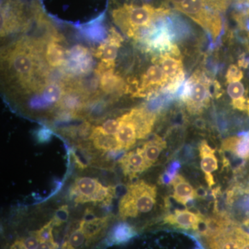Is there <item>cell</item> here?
Masks as SVG:
<instances>
[{"label":"cell","mask_w":249,"mask_h":249,"mask_svg":"<svg viewBox=\"0 0 249 249\" xmlns=\"http://www.w3.org/2000/svg\"><path fill=\"white\" fill-rule=\"evenodd\" d=\"M102 128L103 131L106 134L109 135H114L117 132L118 129L119 127V120L117 119H108L102 124Z\"/></svg>","instance_id":"8d00e7d4"},{"label":"cell","mask_w":249,"mask_h":249,"mask_svg":"<svg viewBox=\"0 0 249 249\" xmlns=\"http://www.w3.org/2000/svg\"><path fill=\"white\" fill-rule=\"evenodd\" d=\"M205 4L210 9L217 12H225L229 7L232 0H204Z\"/></svg>","instance_id":"4dcf8cb0"},{"label":"cell","mask_w":249,"mask_h":249,"mask_svg":"<svg viewBox=\"0 0 249 249\" xmlns=\"http://www.w3.org/2000/svg\"><path fill=\"white\" fill-rule=\"evenodd\" d=\"M180 168H181V165H180V163L178 161H174L173 163H170L168 169L163 174V176L161 177L162 183H165V184L171 183L173 178L178 175L177 173H178Z\"/></svg>","instance_id":"1f68e13d"},{"label":"cell","mask_w":249,"mask_h":249,"mask_svg":"<svg viewBox=\"0 0 249 249\" xmlns=\"http://www.w3.org/2000/svg\"><path fill=\"white\" fill-rule=\"evenodd\" d=\"M129 115L135 124L137 139L146 138L151 133L157 119L156 114L145 106L135 107L129 111Z\"/></svg>","instance_id":"7c38bea8"},{"label":"cell","mask_w":249,"mask_h":249,"mask_svg":"<svg viewBox=\"0 0 249 249\" xmlns=\"http://www.w3.org/2000/svg\"><path fill=\"white\" fill-rule=\"evenodd\" d=\"M153 62L155 63H160L161 65L160 67L163 70L165 78L168 80V84L178 75L184 73L182 61L180 57L175 58L173 55L167 54V55H160V56H155L153 59Z\"/></svg>","instance_id":"d6986e66"},{"label":"cell","mask_w":249,"mask_h":249,"mask_svg":"<svg viewBox=\"0 0 249 249\" xmlns=\"http://www.w3.org/2000/svg\"><path fill=\"white\" fill-rule=\"evenodd\" d=\"M137 235V231L130 224L120 222L114 226L111 231L108 241L111 245H123L127 243Z\"/></svg>","instance_id":"cb8c5ba5"},{"label":"cell","mask_w":249,"mask_h":249,"mask_svg":"<svg viewBox=\"0 0 249 249\" xmlns=\"http://www.w3.org/2000/svg\"><path fill=\"white\" fill-rule=\"evenodd\" d=\"M62 40H52L47 43L45 58L47 65L52 68L63 67L67 60V52L65 47L59 43Z\"/></svg>","instance_id":"ffe728a7"},{"label":"cell","mask_w":249,"mask_h":249,"mask_svg":"<svg viewBox=\"0 0 249 249\" xmlns=\"http://www.w3.org/2000/svg\"><path fill=\"white\" fill-rule=\"evenodd\" d=\"M234 188L237 189V191L241 192V193H244L249 197V199H247V203H248L249 205H247V206L245 207L247 209V211H246L247 216H246L245 219H244L243 224L249 229V182L244 188H242V186H240V185L238 186H235Z\"/></svg>","instance_id":"74e56055"},{"label":"cell","mask_w":249,"mask_h":249,"mask_svg":"<svg viewBox=\"0 0 249 249\" xmlns=\"http://www.w3.org/2000/svg\"><path fill=\"white\" fill-rule=\"evenodd\" d=\"M209 80L200 72L194 73L187 80L181 90L180 98L191 114H199L207 107L210 101Z\"/></svg>","instance_id":"277c9868"},{"label":"cell","mask_w":249,"mask_h":249,"mask_svg":"<svg viewBox=\"0 0 249 249\" xmlns=\"http://www.w3.org/2000/svg\"><path fill=\"white\" fill-rule=\"evenodd\" d=\"M69 217V209L67 206H62L59 208L52 219L54 227H59L66 222Z\"/></svg>","instance_id":"d6a6232c"},{"label":"cell","mask_w":249,"mask_h":249,"mask_svg":"<svg viewBox=\"0 0 249 249\" xmlns=\"http://www.w3.org/2000/svg\"><path fill=\"white\" fill-rule=\"evenodd\" d=\"M168 1H169L170 2H171L172 4L175 5V7H176V6L181 4L183 1H185V0H168Z\"/></svg>","instance_id":"60d3db41"},{"label":"cell","mask_w":249,"mask_h":249,"mask_svg":"<svg viewBox=\"0 0 249 249\" xmlns=\"http://www.w3.org/2000/svg\"><path fill=\"white\" fill-rule=\"evenodd\" d=\"M30 107L34 109H45L52 107L49 103L44 99L40 93H37L35 96L31 98L29 102Z\"/></svg>","instance_id":"e575fe53"},{"label":"cell","mask_w":249,"mask_h":249,"mask_svg":"<svg viewBox=\"0 0 249 249\" xmlns=\"http://www.w3.org/2000/svg\"><path fill=\"white\" fill-rule=\"evenodd\" d=\"M124 176L132 179L148 169L140 147L124 154L119 160Z\"/></svg>","instance_id":"4fadbf2b"},{"label":"cell","mask_w":249,"mask_h":249,"mask_svg":"<svg viewBox=\"0 0 249 249\" xmlns=\"http://www.w3.org/2000/svg\"><path fill=\"white\" fill-rule=\"evenodd\" d=\"M123 42L124 37L116 30L115 28H110L107 39L96 49L95 56L101 59V62L109 66L115 67L118 51Z\"/></svg>","instance_id":"30bf717a"},{"label":"cell","mask_w":249,"mask_h":249,"mask_svg":"<svg viewBox=\"0 0 249 249\" xmlns=\"http://www.w3.org/2000/svg\"><path fill=\"white\" fill-rule=\"evenodd\" d=\"M108 222V217H93L80 222V227L84 232L88 244L91 242V241L96 240L98 236L103 233L107 227Z\"/></svg>","instance_id":"603a6c76"},{"label":"cell","mask_w":249,"mask_h":249,"mask_svg":"<svg viewBox=\"0 0 249 249\" xmlns=\"http://www.w3.org/2000/svg\"><path fill=\"white\" fill-rule=\"evenodd\" d=\"M93 65L94 60L89 49L77 45L67 52V60L62 69L70 78H80L89 74Z\"/></svg>","instance_id":"8992f818"},{"label":"cell","mask_w":249,"mask_h":249,"mask_svg":"<svg viewBox=\"0 0 249 249\" xmlns=\"http://www.w3.org/2000/svg\"><path fill=\"white\" fill-rule=\"evenodd\" d=\"M167 84L168 80L165 78L161 67L160 65H153L149 67L147 71L144 73L140 86L134 93V96L137 97L146 96L151 94L158 88H164Z\"/></svg>","instance_id":"8fae6325"},{"label":"cell","mask_w":249,"mask_h":249,"mask_svg":"<svg viewBox=\"0 0 249 249\" xmlns=\"http://www.w3.org/2000/svg\"><path fill=\"white\" fill-rule=\"evenodd\" d=\"M170 14V10L165 8H155L149 4H124L113 10L111 16L114 23L127 37L137 40L142 31Z\"/></svg>","instance_id":"6da1fadb"},{"label":"cell","mask_w":249,"mask_h":249,"mask_svg":"<svg viewBox=\"0 0 249 249\" xmlns=\"http://www.w3.org/2000/svg\"><path fill=\"white\" fill-rule=\"evenodd\" d=\"M58 248V245L56 243H47L43 242L40 243L37 249H57Z\"/></svg>","instance_id":"f35d334b"},{"label":"cell","mask_w":249,"mask_h":249,"mask_svg":"<svg viewBox=\"0 0 249 249\" xmlns=\"http://www.w3.org/2000/svg\"><path fill=\"white\" fill-rule=\"evenodd\" d=\"M246 231L235 222L227 231L206 239L209 249H242V240Z\"/></svg>","instance_id":"ba28073f"},{"label":"cell","mask_w":249,"mask_h":249,"mask_svg":"<svg viewBox=\"0 0 249 249\" xmlns=\"http://www.w3.org/2000/svg\"><path fill=\"white\" fill-rule=\"evenodd\" d=\"M226 77H227L228 83H235V82H240L243 78V72L238 67L232 65L229 67Z\"/></svg>","instance_id":"836d02e7"},{"label":"cell","mask_w":249,"mask_h":249,"mask_svg":"<svg viewBox=\"0 0 249 249\" xmlns=\"http://www.w3.org/2000/svg\"><path fill=\"white\" fill-rule=\"evenodd\" d=\"M53 134L50 129L46 127H42L37 129L35 132L36 140L40 143H45L52 139Z\"/></svg>","instance_id":"d590c367"},{"label":"cell","mask_w":249,"mask_h":249,"mask_svg":"<svg viewBox=\"0 0 249 249\" xmlns=\"http://www.w3.org/2000/svg\"><path fill=\"white\" fill-rule=\"evenodd\" d=\"M93 128L89 122H85L76 127H67L60 130L62 134L73 139L83 140L90 139Z\"/></svg>","instance_id":"83f0119b"},{"label":"cell","mask_w":249,"mask_h":249,"mask_svg":"<svg viewBox=\"0 0 249 249\" xmlns=\"http://www.w3.org/2000/svg\"><path fill=\"white\" fill-rule=\"evenodd\" d=\"M70 193L77 204L93 202L108 204L114 197L115 188L103 186L96 178H79L72 185Z\"/></svg>","instance_id":"5b68a950"},{"label":"cell","mask_w":249,"mask_h":249,"mask_svg":"<svg viewBox=\"0 0 249 249\" xmlns=\"http://www.w3.org/2000/svg\"><path fill=\"white\" fill-rule=\"evenodd\" d=\"M199 151L201 170L204 172L208 186L211 188L215 183L212 173L218 169V160L215 155V150L210 146L206 141H203L199 145Z\"/></svg>","instance_id":"9a60e30c"},{"label":"cell","mask_w":249,"mask_h":249,"mask_svg":"<svg viewBox=\"0 0 249 249\" xmlns=\"http://www.w3.org/2000/svg\"><path fill=\"white\" fill-rule=\"evenodd\" d=\"M29 25L23 5L19 0H1V37L19 30L20 28H28Z\"/></svg>","instance_id":"52a82bcc"},{"label":"cell","mask_w":249,"mask_h":249,"mask_svg":"<svg viewBox=\"0 0 249 249\" xmlns=\"http://www.w3.org/2000/svg\"><path fill=\"white\" fill-rule=\"evenodd\" d=\"M205 219L199 212H193L188 209H175L173 213L165 216L163 223L179 229L199 231Z\"/></svg>","instance_id":"9c48e42d"},{"label":"cell","mask_w":249,"mask_h":249,"mask_svg":"<svg viewBox=\"0 0 249 249\" xmlns=\"http://www.w3.org/2000/svg\"><path fill=\"white\" fill-rule=\"evenodd\" d=\"M90 140L93 146L102 151H120L115 136L109 135L103 131L101 126L93 127Z\"/></svg>","instance_id":"44dd1931"},{"label":"cell","mask_w":249,"mask_h":249,"mask_svg":"<svg viewBox=\"0 0 249 249\" xmlns=\"http://www.w3.org/2000/svg\"><path fill=\"white\" fill-rule=\"evenodd\" d=\"M175 9L186 15L204 28L213 41L217 40L220 36L223 29L220 13L208 7L204 0H185Z\"/></svg>","instance_id":"3957f363"},{"label":"cell","mask_w":249,"mask_h":249,"mask_svg":"<svg viewBox=\"0 0 249 249\" xmlns=\"http://www.w3.org/2000/svg\"><path fill=\"white\" fill-rule=\"evenodd\" d=\"M165 147L166 142L164 139L157 135L147 141L140 147L148 168L157 161L160 153L165 150Z\"/></svg>","instance_id":"7402d4cb"},{"label":"cell","mask_w":249,"mask_h":249,"mask_svg":"<svg viewBox=\"0 0 249 249\" xmlns=\"http://www.w3.org/2000/svg\"><path fill=\"white\" fill-rule=\"evenodd\" d=\"M248 35H249V34H248Z\"/></svg>","instance_id":"7bdbcfd3"},{"label":"cell","mask_w":249,"mask_h":249,"mask_svg":"<svg viewBox=\"0 0 249 249\" xmlns=\"http://www.w3.org/2000/svg\"></svg>","instance_id":"ee69618b"},{"label":"cell","mask_w":249,"mask_h":249,"mask_svg":"<svg viewBox=\"0 0 249 249\" xmlns=\"http://www.w3.org/2000/svg\"><path fill=\"white\" fill-rule=\"evenodd\" d=\"M63 89L64 85L58 83H46L41 88L40 93L51 106L55 105L56 106L61 98Z\"/></svg>","instance_id":"484cf974"},{"label":"cell","mask_w":249,"mask_h":249,"mask_svg":"<svg viewBox=\"0 0 249 249\" xmlns=\"http://www.w3.org/2000/svg\"><path fill=\"white\" fill-rule=\"evenodd\" d=\"M196 249H201V248H196Z\"/></svg>","instance_id":"b9f144b4"},{"label":"cell","mask_w":249,"mask_h":249,"mask_svg":"<svg viewBox=\"0 0 249 249\" xmlns=\"http://www.w3.org/2000/svg\"><path fill=\"white\" fill-rule=\"evenodd\" d=\"M80 32L87 40L103 43L107 39L108 32L102 22H88L80 28Z\"/></svg>","instance_id":"d4e9b609"},{"label":"cell","mask_w":249,"mask_h":249,"mask_svg":"<svg viewBox=\"0 0 249 249\" xmlns=\"http://www.w3.org/2000/svg\"><path fill=\"white\" fill-rule=\"evenodd\" d=\"M222 150L231 152L241 160H249V132H242L239 135L224 139Z\"/></svg>","instance_id":"e0dca14e"},{"label":"cell","mask_w":249,"mask_h":249,"mask_svg":"<svg viewBox=\"0 0 249 249\" xmlns=\"http://www.w3.org/2000/svg\"><path fill=\"white\" fill-rule=\"evenodd\" d=\"M53 224L52 220L45 224L44 227L41 228L40 230L37 231L34 235L38 239L40 243L47 242V243H55L54 242L53 237Z\"/></svg>","instance_id":"f1b7e54d"},{"label":"cell","mask_w":249,"mask_h":249,"mask_svg":"<svg viewBox=\"0 0 249 249\" xmlns=\"http://www.w3.org/2000/svg\"><path fill=\"white\" fill-rule=\"evenodd\" d=\"M100 88L106 94H121L127 92V85L114 70L103 72L100 76Z\"/></svg>","instance_id":"ac0fdd59"},{"label":"cell","mask_w":249,"mask_h":249,"mask_svg":"<svg viewBox=\"0 0 249 249\" xmlns=\"http://www.w3.org/2000/svg\"><path fill=\"white\" fill-rule=\"evenodd\" d=\"M10 249H25L24 245H23L22 240L16 241Z\"/></svg>","instance_id":"ab89813d"},{"label":"cell","mask_w":249,"mask_h":249,"mask_svg":"<svg viewBox=\"0 0 249 249\" xmlns=\"http://www.w3.org/2000/svg\"><path fill=\"white\" fill-rule=\"evenodd\" d=\"M118 119L119 120V127L115 134V137L119 143V150L120 151L129 150L137 142V134L135 124L129 112Z\"/></svg>","instance_id":"5bb4252c"},{"label":"cell","mask_w":249,"mask_h":249,"mask_svg":"<svg viewBox=\"0 0 249 249\" xmlns=\"http://www.w3.org/2000/svg\"><path fill=\"white\" fill-rule=\"evenodd\" d=\"M245 87L240 81L229 83L228 86V93L232 101L245 97Z\"/></svg>","instance_id":"f546056e"},{"label":"cell","mask_w":249,"mask_h":249,"mask_svg":"<svg viewBox=\"0 0 249 249\" xmlns=\"http://www.w3.org/2000/svg\"><path fill=\"white\" fill-rule=\"evenodd\" d=\"M157 196L155 185L142 180L131 183L119 202V215L124 219L150 212L157 201Z\"/></svg>","instance_id":"7a4b0ae2"},{"label":"cell","mask_w":249,"mask_h":249,"mask_svg":"<svg viewBox=\"0 0 249 249\" xmlns=\"http://www.w3.org/2000/svg\"><path fill=\"white\" fill-rule=\"evenodd\" d=\"M86 243L88 244V241L79 224L78 227L70 232L68 238L64 242L62 249H82Z\"/></svg>","instance_id":"4316f807"},{"label":"cell","mask_w":249,"mask_h":249,"mask_svg":"<svg viewBox=\"0 0 249 249\" xmlns=\"http://www.w3.org/2000/svg\"><path fill=\"white\" fill-rule=\"evenodd\" d=\"M171 184L173 188L172 197L178 204L186 206L197 197V191L182 175L178 174L171 181Z\"/></svg>","instance_id":"2e32d148"}]
</instances>
